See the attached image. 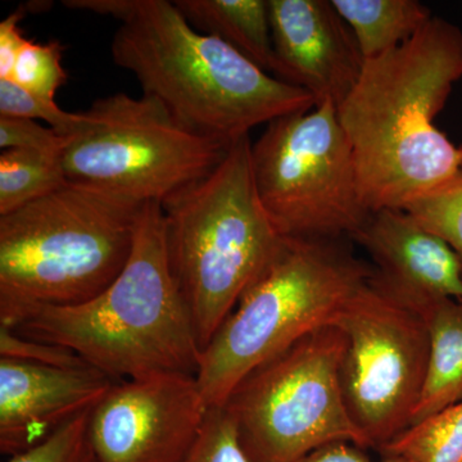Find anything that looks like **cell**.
<instances>
[{
	"instance_id": "obj_1",
	"label": "cell",
	"mask_w": 462,
	"mask_h": 462,
	"mask_svg": "<svg viewBox=\"0 0 462 462\" xmlns=\"http://www.w3.org/2000/svg\"><path fill=\"white\" fill-rule=\"evenodd\" d=\"M461 78L462 30L442 17L365 60L337 111L370 211L403 209L461 171L462 147L434 124Z\"/></svg>"
},
{
	"instance_id": "obj_2",
	"label": "cell",
	"mask_w": 462,
	"mask_h": 462,
	"mask_svg": "<svg viewBox=\"0 0 462 462\" xmlns=\"http://www.w3.org/2000/svg\"><path fill=\"white\" fill-rule=\"evenodd\" d=\"M75 11L117 20L112 60L143 94L197 132L227 145L282 116L311 111L314 97L284 83L226 42L194 29L169 0H65Z\"/></svg>"
},
{
	"instance_id": "obj_3",
	"label": "cell",
	"mask_w": 462,
	"mask_h": 462,
	"mask_svg": "<svg viewBox=\"0 0 462 462\" xmlns=\"http://www.w3.org/2000/svg\"><path fill=\"white\" fill-rule=\"evenodd\" d=\"M14 330L71 349L116 382L196 375L202 349L170 267L161 203L143 207L132 254L102 293L79 305L42 307Z\"/></svg>"
},
{
	"instance_id": "obj_4",
	"label": "cell",
	"mask_w": 462,
	"mask_h": 462,
	"mask_svg": "<svg viewBox=\"0 0 462 462\" xmlns=\"http://www.w3.org/2000/svg\"><path fill=\"white\" fill-rule=\"evenodd\" d=\"M144 205L67 180L0 216V327L102 293L132 254Z\"/></svg>"
},
{
	"instance_id": "obj_5",
	"label": "cell",
	"mask_w": 462,
	"mask_h": 462,
	"mask_svg": "<svg viewBox=\"0 0 462 462\" xmlns=\"http://www.w3.org/2000/svg\"><path fill=\"white\" fill-rule=\"evenodd\" d=\"M249 136L205 178L162 203L170 267L205 349L272 264L284 236L258 197Z\"/></svg>"
},
{
	"instance_id": "obj_6",
	"label": "cell",
	"mask_w": 462,
	"mask_h": 462,
	"mask_svg": "<svg viewBox=\"0 0 462 462\" xmlns=\"http://www.w3.org/2000/svg\"><path fill=\"white\" fill-rule=\"evenodd\" d=\"M343 239L285 238L200 354L197 382L208 407L224 406L261 365L333 325L372 279Z\"/></svg>"
},
{
	"instance_id": "obj_7",
	"label": "cell",
	"mask_w": 462,
	"mask_h": 462,
	"mask_svg": "<svg viewBox=\"0 0 462 462\" xmlns=\"http://www.w3.org/2000/svg\"><path fill=\"white\" fill-rule=\"evenodd\" d=\"M345 348L342 331L328 325L236 385L224 407L252 462H297L336 442L372 448L346 409Z\"/></svg>"
},
{
	"instance_id": "obj_8",
	"label": "cell",
	"mask_w": 462,
	"mask_h": 462,
	"mask_svg": "<svg viewBox=\"0 0 462 462\" xmlns=\"http://www.w3.org/2000/svg\"><path fill=\"white\" fill-rule=\"evenodd\" d=\"M87 115L89 125L62 156L67 180L142 203L162 205L208 175L231 147L191 129L148 94L103 97Z\"/></svg>"
},
{
	"instance_id": "obj_9",
	"label": "cell",
	"mask_w": 462,
	"mask_h": 462,
	"mask_svg": "<svg viewBox=\"0 0 462 462\" xmlns=\"http://www.w3.org/2000/svg\"><path fill=\"white\" fill-rule=\"evenodd\" d=\"M258 197L284 238H354L372 211L333 102L267 124L251 148Z\"/></svg>"
},
{
	"instance_id": "obj_10",
	"label": "cell",
	"mask_w": 462,
	"mask_h": 462,
	"mask_svg": "<svg viewBox=\"0 0 462 462\" xmlns=\"http://www.w3.org/2000/svg\"><path fill=\"white\" fill-rule=\"evenodd\" d=\"M333 325L346 340L340 379L346 409L380 449L411 425L430 361L427 327L372 279Z\"/></svg>"
},
{
	"instance_id": "obj_11",
	"label": "cell",
	"mask_w": 462,
	"mask_h": 462,
	"mask_svg": "<svg viewBox=\"0 0 462 462\" xmlns=\"http://www.w3.org/2000/svg\"><path fill=\"white\" fill-rule=\"evenodd\" d=\"M208 410L190 374L116 383L90 413L97 462H181Z\"/></svg>"
},
{
	"instance_id": "obj_12",
	"label": "cell",
	"mask_w": 462,
	"mask_h": 462,
	"mask_svg": "<svg viewBox=\"0 0 462 462\" xmlns=\"http://www.w3.org/2000/svg\"><path fill=\"white\" fill-rule=\"evenodd\" d=\"M276 71L305 89L316 106L340 103L360 79L365 58L354 32L329 0H269Z\"/></svg>"
},
{
	"instance_id": "obj_13",
	"label": "cell",
	"mask_w": 462,
	"mask_h": 462,
	"mask_svg": "<svg viewBox=\"0 0 462 462\" xmlns=\"http://www.w3.org/2000/svg\"><path fill=\"white\" fill-rule=\"evenodd\" d=\"M116 380L94 367H53L0 358V451L32 448L97 403Z\"/></svg>"
},
{
	"instance_id": "obj_14",
	"label": "cell",
	"mask_w": 462,
	"mask_h": 462,
	"mask_svg": "<svg viewBox=\"0 0 462 462\" xmlns=\"http://www.w3.org/2000/svg\"><path fill=\"white\" fill-rule=\"evenodd\" d=\"M372 256V282L396 298L462 300V264L445 239L404 209L372 212L352 238Z\"/></svg>"
},
{
	"instance_id": "obj_15",
	"label": "cell",
	"mask_w": 462,
	"mask_h": 462,
	"mask_svg": "<svg viewBox=\"0 0 462 462\" xmlns=\"http://www.w3.org/2000/svg\"><path fill=\"white\" fill-rule=\"evenodd\" d=\"M396 300L420 316L430 336L427 378L413 411V425L462 401V300L446 297Z\"/></svg>"
},
{
	"instance_id": "obj_16",
	"label": "cell",
	"mask_w": 462,
	"mask_h": 462,
	"mask_svg": "<svg viewBox=\"0 0 462 462\" xmlns=\"http://www.w3.org/2000/svg\"><path fill=\"white\" fill-rule=\"evenodd\" d=\"M194 29L220 39L243 57L275 75L269 0H175Z\"/></svg>"
},
{
	"instance_id": "obj_17",
	"label": "cell",
	"mask_w": 462,
	"mask_h": 462,
	"mask_svg": "<svg viewBox=\"0 0 462 462\" xmlns=\"http://www.w3.org/2000/svg\"><path fill=\"white\" fill-rule=\"evenodd\" d=\"M354 32L365 60L396 50L433 18L418 0H331Z\"/></svg>"
},
{
	"instance_id": "obj_18",
	"label": "cell",
	"mask_w": 462,
	"mask_h": 462,
	"mask_svg": "<svg viewBox=\"0 0 462 462\" xmlns=\"http://www.w3.org/2000/svg\"><path fill=\"white\" fill-rule=\"evenodd\" d=\"M63 154L5 149L0 154V216L47 196L67 181Z\"/></svg>"
},
{
	"instance_id": "obj_19",
	"label": "cell",
	"mask_w": 462,
	"mask_h": 462,
	"mask_svg": "<svg viewBox=\"0 0 462 462\" xmlns=\"http://www.w3.org/2000/svg\"><path fill=\"white\" fill-rule=\"evenodd\" d=\"M379 451L412 462H462V401L407 428Z\"/></svg>"
},
{
	"instance_id": "obj_20",
	"label": "cell",
	"mask_w": 462,
	"mask_h": 462,
	"mask_svg": "<svg viewBox=\"0 0 462 462\" xmlns=\"http://www.w3.org/2000/svg\"><path fill=\"white\" fill-rule=\"evenodd\" d=\"M403 209L445 239L462 264V170L442 187L413 200Z\"/></svg>"
},
{
	"instance_id": "obj_21",
	"label": "cell",
	"mask_w": 462,
	"mask_h": 462,
	"mask_svg": "<svg viewBox=\"0 0 462 462\" xmlns=\"http://www.w3.org/2000/svg\"><path fill=\"white\" fill-rule=\"evenodd\" d=\"M0 115L42 121L63 136L79 135L89 125L87 112H67L56 100L42 98L11 79H0Z\"/></svg>"
},
{
	"instance_id": "obj_22",
	"label": "cell",
	"mask_w": 462,
	"mask_h": 462,
	"mask_svg": "<svg viewBox=\"0 0 462 462\" xmlns=\"http://www.w3.org/2000/svg\"><path fill=\"white\" fill-rule=\"evenodd\" d=\"M62 54L63 45L60 42L41 44L29 41L18 54L9 79L42 98L56 100L57 91L69 80Z\"/></svg>"
},
{
	"instance_id": "obj_23",
	"label": "cell",
	"mask_w": 462,
	"mask_h": 462,
	"mask_svg": "<svg viewBox=\"0 0 462 462\" xmlns=\"http://www.w3.org/2000/svg\"><path fill=\"white\" fill-rule=\"evenodd\" d=\"M181 462H252L236 421L224 406L209 407L205 422Z\"/></svg>"
},
{
	"instance_id": "obj_24",
	"label": "cell",
	"mask_w": 462,
	"mask_h": 462,
	"mask_svg": "<svg viewBox=\"0 0 462 462\" xmlns=\"http://www.w3.org/2000/svg\"><path fill=\"white\" fill-rule=\"evenodd\" d=\"M91 410L66 422L39 445L11 456L7 462H97L90 442Z\"/></svg>"
},
{
	"instance_id": "obj_25",
	"label": "cell",
	"mask_w": 462,
	"mask_h": 462,
	"mask_svg": "<svg viewBox=\"0 0 462 462\" xmlns=\"http://www.w3.org/2000/svg\"><path fill=\"white\" fill-rule=\"evenodd\" d=\"M0 358L53 367L89 366L71 349L26 338L5 327H0Z\"/></svg>"
},
{
	"instance_id": "obj_26",
	"label": "cell",
	"mask_w": 462,
	"mask_h": 462,
	"mask_svg": "<svg viewBox=\"0 0 462 462\" xmlns=\"http://www.w3.org/2000/svg\"><path fill=\"white\" fill-rule=\"evenodd\" d=\"M75 136H63L29 118L0 115V148L63 154Z\"/></svg>"
},
{
	"instance_id": "obj_27",
	"label": "cell",
	"mask_w": 462,
	"mask_h": 462,
	"mask_svg": "<svg viewBox=\"0 0 462 462\" xmlns=\"http://www.w3.org/2000/svg\"><path fill=\"white\" fill-rule=\"evenodd\" d=\"M27 11L20 7L0 23V79L11 78L18 54L29 42L20 29Z\"/></svg>"
},
{
	"instance_id": "obj_28",
	"label": "cell",
	"mask_w": 462,
	"mask_h": 462,
	"mask_svg": "<svg viewBox=\"0 0 462 462\" xmlns=\"http://www.w3.org/2000/svg\"><path fill=\"white\" fill-rule=\"evenodd\" d=\"M297 462H412L402 457H383V460L373 461L365 455L364 448L348 442L330 443L315 449Z\"/></svg>"
}]
</instances>
